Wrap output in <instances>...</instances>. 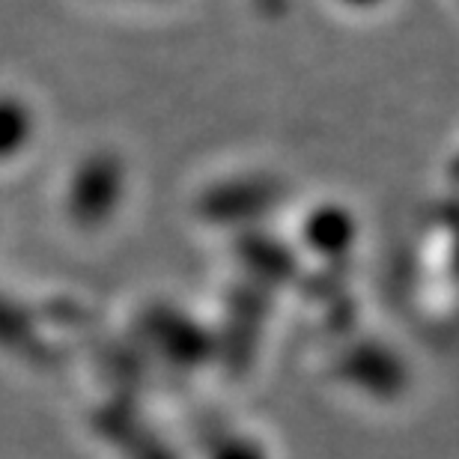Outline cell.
<instances>
[{
    "instance_id": "1",
    "label": "cell",
    "mask_w": 459,
    "mask_h": 459,
    "mask_svg": "<svg viewBox=\"0 0 459 459\" xmlns=\"http://www.w3.org/2000/svg\"><path fill=\"white\" fill-rule=\"evenodd\" d=\"M346 4H355V6H370V4H382V0H346Z\"/></svg>"
}]
</instances>
